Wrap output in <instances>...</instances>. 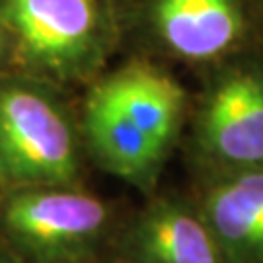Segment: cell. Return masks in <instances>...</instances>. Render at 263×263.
Returning a JSON list of instances; mask_svg holds the SVG:
<instances>
[{"instance_id":"2","label":"cell","mask_w":263,"mask_h":263,"mask_svg":"<svg viewBox=\"0 0 263 263\" xmlns=\"http://www.w3.org/2000/svg\"><path fill=\"white\" fill-rule=\"evenodd\" d=\"M0 168L6 181L68 185L78 174L74 133L63 109L33 86L0 84Z\"/></svg>"},{"instance_id":"8","label":"cell","mask_w":263,"mask_h":263,"mask_svg":"<svg viewBox=\"0 0 263 263\" xmlns=\"http://www.w3.org/2000/svg\"><path fill=\"white\" fill-rule=\"evenodd\" d=\"M203 218L226 261L263 263V168L218 181L203 201Z\"/></svg>"},{"instance_id":"3","label":"cell","mask_w":263,"mask_h":263,"mask_svg":"<svg viewBox=\"0 0 263 263\" xmlns=\"http://www.w3.org/2000/svg\"><path fill=\"white\" fill-rule=\"evenodd\" d=\"M0 26L33 65L61 78L86 72L104 49L96 0H0Z\"/></svg>"},{"instance_id":"12","label":"cell","mask_w":263,"mask_h":263,"mask_svg":"<svg viewBox=\"0 0 263 263\" xmlns=\"http://www.w3.org/2000/svg\"><path fill=\"white\" fill-rule=\"evenodd\" d=\"M4 183H6V176H4V172H2V168H0V189H2Z\"/></svg>"},{"instance_id":"4","label":"cell","mask_w":263,"mask_h":263,"mask_svg":"<svg viewBox=\"0 0 263 263\" xmlns=\"http://www.w3.org/2000/svg\"><path fill=\"white\" fill-rule=\"evenodd\" d=\"M199 135L205 151L220 162L263 168V63L222 70L201 109Z\"/></svg>"},{"instance_id":"1","label":"cell","mask_w":263,"mask_h":263,"mask_svg":"<svg viewBox=\"0 0 263 263\" xmlns=\"http://www.w3.org/2000/svg\"><path fill=\"white\" fill-rule=\"evenodd\" d=\"M2 230L33 263H82L107 230L109 211L94 195L66 185H26L6 195Z\"/></svg>"},{"instance_id":"10","label":"cell","mask_w":263,"mask_h":263,"mask_svg":"<svg viewBox=\"0 0 263 263\" xmlns=\"http://www.w3.org/2000/svg\"><path fill=\"white\" fill-rule=\"evenodd\" d=\"M4 49H6V37H4V28L0 26V61L4 57Z\"/></svg>"},{"instance_id":"7","label":"cell","mask_w":263,"mask_h":263,"mask_svg":"<svg viewBox=\"0 0 263 263\" xmlns=\"http://www.w3.org/2000/svg\"><path fill=\"white\" fill-rule=\"evenodd\" d=\"M90 96L121 113L168 152L185 105L183 90L170 76L146 65L125 66L102 80Z\"/></svg>"},{"instance_id":"5","label":"cell","mask_w":263,"mask_h":263,"mask_svg":"<svg viewBox=\"0 0 263 263\" xmlns=\"http://www.w3.org/2000/svg\"><path fill=\"white\" fill-rule=\"evenodd\" d=\"M154 24L174 53L211 61L242 43L248 31V0H158Z\"/></svg>"},{"instance_id":"9","label":"cell","mask_w":263,"mask_h":263,"mask_svg":"<svg viewBox=\"0 0 263 263\" xmlns=\"http://www.w3.org/2000/svg\"><path fill=\"white\" fill-rule=\"evenodd\" d=\"M84 125L92 154L105 170L141 187L154 181L166 152L146 133L94 96L88 98Z\"/></svg>"},{"instance_id":"11","label":"cell","mask_w":263,"mask_h":263,"mask_svg":"<svg viewBox=\"0 0 263 263\" xmlns=\"http://www.w3.org/2000/svg\"><path fill=\"white\" fill-rule=\"evenodd\" d=\"M0 263H14L12 255H10L8 252H4L2 248H0Z\"/></svg>"},{"instance_id":"6","label":"cell","mask_w":263,"mask_h":263,"mask_svg":"<svg viewBox=\"0 0 263 263\" xmlns=\"http://www.w3.org/2000/svg\"><path fill=\"white\" fill-rule=\"evenodd\" d=\"M129 263H222L224 255L203 215L178 201L144 209L125 236Z\"/></svg>"}]
</instances>
